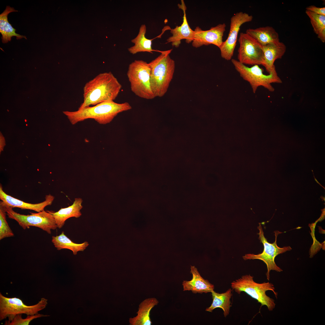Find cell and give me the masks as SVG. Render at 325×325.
<instances>
[{"instance_id": "obj_8", "label": "cell", "mask_w": 325, "mask_h": 325, "mask_svg": "<svg viewBox=\"0 0 325 325\" xmlns=\"http://www.w3.org/2000/svg\"><path fill=\"white\" fill-rule=\"evenodd\" d=\"M259 225L258 229L259 233L258 239L264 246V250L262 252L257 255L253 254H247L243 256L244 260L258 259L262 261L266 265L267 272L266 274L267 279H270V272L271 270L278 272H280L283 270L276 264L274 259L278 255L283 253L287 251H290L292 248L290 246H284L281 248L279 247L277 244V235L282 233L279 231H275V240L273 243H270L265 237L261 224L259 223Z\"/></svg>"}, {"instance_id": "obj_11", "label": "cell", "mask_w": 325, "mask_h": 325, "mask_svg": "<svg viewBox=\"0 0 325 325\" xmlns=\"http://www.w3.org/2000/svg\"><path fill=\"white\" fill-rule=\"evenodd\" d=\"M252 15L243 12H237L231 17L228 37L219 48L222 58L227 60L232 59L241 26L245 23L252 21Z\"/></svg>"}, {"instance_id": "obj_20", "label": "cell", "mask_w": 325, "mask_h": 325, "mask_svg": "<svg viewBox=\"0 0 325 325\" xmlns=\"http://www.w3.org/2000/svg\"><path fill=\"white\" fill-rule=\"evenodd\" d=\"M246 33L249 35L262 46L279 42L277 32L272 27L266 26L256 29H248Z\"/></svg>"}, {"instance_id": "obj_7", "label": "cell", "mask_w": 325, "mask_h": 325, "mask_svg": "<svg viewBox=\"0 0 325 325\" xmlns=\"http://www.w3.org/2000/svg\"><path fill=\"white\" fill-rule=\"evenodd\" d=\"M48 299L44 298L35 305L29 306L24 304L22 300L16 297L8 298L0 293V320L8 318L11 321L18 314L32 315L38 314L45 309L48 304Z\"/></svg>"}, {"instance_id": "obj_21", "label": "cell", "mask_w": 325, "mask_h": 325, "mask_svg": "<svg viewBox=\"0 0 325 325\" xmlns=\"http://www.w3.org/2000/svg\"><path fill=\"white\" fill-rule=\"evenodd\" d=\"M17 11L14 8L7 6L5 9L0 15V32L2 36V39L3 43H7L10 41L11 37L13 36H16L17 39L22 38L26 39L25 36L15 32L16 30L12 26L8 20V15L9 13Z\"/></svg>"}, {"instance_id": "obj_26", "label": "cell", "mask_w": 325, "mask_h": 325, "mask_svg": "<svg viewBox=\"0 0 325 325\" xmlns=\"http://www.w3.org/2000/svg\"><path fill=\"white\" fill-rule=\"evenodd\" d=\"M22 314L16 315L10 321L5 320V325H29L32 320L37 318L49 316V315L37 314L32 315H28L25 318H23Z\"/></svg>"}, {"instance_id": "obj_27", "label": "cell", "mask_w": 325, "mask_h": 325, "mask_svg": "<svg viewBox=\"0 0 325 325\" xmlns=\"http://www.w3.org/2000/svg\"><path fill=\"white\" fill-rule=\"evenodd\" d=\"M306 10L311 11L316 14L325 16V8L318 7L314 5L307 7Z\"/></svg>"}, {"instance_id": "obj_19", "label": "cell", "mask_w": 325, "mask_h": 325, "mask_svg": "<svg viewBox=\"0 0 325 325\" xmlns=\"http://www.w3.org/2000/svg\"><path fill=\"white\" fill-rule=\"evenodd\" d=\"M170 27L164 28L162 33L158 36L152 39H147L145 36L147 28L145 24H142L140 26L138 33L137 36L131 40V42L134 45L128 49V51L131 54H134L141 52H148L152 53L155 51L152 48V41L157 38L161 37L165 31L169 29Z\"/></svg>"}, {"instance_id": "obj_14", "label": "cell", "mask_w": 325, "mask_h": 325, "mask_svg": "<svg viewBox=\"0 0 325 325\" xmlns=\"http://www.w3.org/2000/svg\"><path fill=\"white\" fill-rule=\"evenodd\" d=\"M54 197L50 194L46 195L45 200L41 203L32 204L24 202L7 194L3 190L2 185H0V199L6 204L13 208H18L23 209L33 210L38 212L44 210L47 206L51 205Z\"/></svg>"}, {"instance_id": "obj_1", "label": "cell", "mask_w": 325, "mask_h": 325, "mask_svg": "<svg viewBox=\"0 0 325 325\" xmlns=\"http://www.w3.org/2000/svg\"><path fill=\"white\" fill-rule=\"evenodd\" d=\"M122 85L110 72L101 73L86 83L83 87V101L80 109L100 103L114 101Z\"/></svg>"}, {"instance_id": "obj_4", "label": "cell", "mask_w": 325, "mask_h": 325, "mask_svg": "<svg viewBox=\"0 0 325 325\" xmlns=\"http://www.w3.org/2000/svg\"><path fill=\"white\" fill-rule=\"evenodd\" d=\"M231 286L232 289L238 294L242 292H245L256 300L261 305H266L269 311H272L276 304L274 299L267 295V291L271 290L277 298V293L275 291L274 285L268 282L258 283L255 282L253 277L250 274L243 275L241 277L233 281Z\"/></svg>"}, {"instance_id": "obj_2", "label": "cell", "mask_w": 325, "mask_h": 325, "mask_svg": "<svg viewBox=\"0 0 325 325\" xmlns=\"http://www.w3.org/2000/svg\"><path fill=\"white\" fill-rule=\"evenodd\" d=\"M132 108L127 102L118 103L113 101H108L76 111H66L63 113L73 125L89 119H94L100 124H106L111 122L119 113Z\"/></svg>"}, {"instance_id": "obj_13", "label": "cell", "mask_w": 325, "mask_h": 325, "mask_svg": "<svg viewBox=\"0 0 325 325\" xmlns=\"http://www.w3.org/2000/svg\"><path fill=\"white\" fill-rule=\"evenodd\" d=\"M181 5L178 6L183 11L184 15L183 22L180 26H177L175 28L171 29L170 32L172 36L167 39V43L171 42L173 46L178 47L181 40L185 39L186 42L189 43L192 42L194 38V32L189 26L187 22L186 14V7L183 0H181Z\"/></svg>"}, {"instance_id": "obj_5", "label": "cell", "mask_w": 325, "mask_h": 325, "mask_svg": "<svg viewBox=\"0 0 325 325\" xmlns=\"http://www.w3.org/2000/svg\"><path fill=\"white\" fill-rule=\"evenodd\" d=\"M232 63L240 76L250 84L253 93H255L258 87L262 86L269 91L274 90L272 83H281L282 82L278 76L275 67L273 68L268 75L263 73V70L258 65L248 67L235 59H231Z\"/></svg>"}, {"instance_id": "obj_16", "label": "cell", "mask_w": 325, "mask_h": 325, "mask_svg": "<svg viewBox=\"0 0 325 325\" xmlns=\"http://www.w3.org/2000/svg\"><path fill=\"white\" fill-rule=\"evenodd\" d=\"M264 60L263 65L269 74L275 66L276 60L281 59L285 54L286 47L283 42L271 44L262 46Z\"/></svg>"}, {"instance_id": "obj_12", "label": "cell", "mask_w": 325, "mask_h": 325, "mask_svg": "<svg viewBox=\"0 0 325 325\" xmlns=\"http://www.w3.org/2000/svg\"><path fill=\"white\" fill-rule=\"evenodd\" d=\"M226 27L225 23L219 24L206 30H203L199 26L196 27L194 30L192 46L197 48L203 45L213 44L219 48L223 42V37Z\"/></svg>"}, {"instance_id": "obj_15", "label": "cell", "mask_w": 325, "mask_h": 325, "mask_svg": "<svg viewBox=\"0 0 325 325\" xmlns=\"http://www.w3.org/2000/svg\"><path fill=\"white\" fill-rule=\"evenodd\" d=\"M190 273L192 277L189 281L184 280L182 285L183 291H191L194 293L211 292L214 289V285L201 276L197 268L194 266H190Z\"/></svg>"}, {"instance_id": "obj_9", "label": "cell", "mask_w": 325, "mask_h": 325, "mask_svg": "<svg viewBox=\"0 0 325 325\" xmlns=\"http://www.w3.org/2000/svg\"><path fill=\"white\" fill-rule=\"evenodd\" d=\"M4 203L8 217L16 221L24 230L30 226H34L51 234V230H55L57 228L54 218L49 211L44 210L37 213H31V214L26 215L14 212L12 207Z\"/></svg>"}, {"instance_id": "obj_6", "label": "cell", "mask_w": 325, "mask_h": 325, "mask_svg": "<svg viewBox=\"0 0 325 325\" xmlns=\"http://www.w3.org/2000/svg\"><path fill=\"white\" fill-rule=\"evenodd\" d=\"M150 71L149 63L135 60L129 64L127 73L132 91L136 96L148 100L156 97L151 87Z\"/></svg>"}, {"instance_id": "obj_18", "label": "cell", "mask_w": 325, "mask_h": 325, "mask_svg": "<svg viewBox=\"0 0 325 325\" xmlns=\"http://www.w3.org/2000/svg\"><path fill=\"white\" fill-rule=\"evenodd\" d=\"M159 303L155 298L147 299L139 305L137 315L129 319L130 325H151L152 324L150 317V311Z\"/></svg>"}, {"instance_id": "obj_25", "label": "cell", "mask_w": 325, "mask_h": 325, "mask_svg": "<svg viewBox=\"0 0 325 325\" xmlns=\"http://www.w3.org/2000/svg\"><path fill=\"white\" fill-rule=\"evenodd\" d=\"M6 210L5 204L0 202V240L8 237H12L14 234L10 228L6 218Z\"/></svg>"}, {"instance_id": "obj_22", "label": "cell", "mask_w": 325, "mask_h": 325, "mask_svg": "<svg viewBox=\"0 0 325 325\" xmlns=\"http://www.w3.org/2000/svg\"><path fill=\"white\" fill-rule=\"evenodd\" d=\"M212 302L206 311L212 312L216 308H220L223 311L224 316L226 317L230 312L231 307V299L232 296V290L230 288L224 292L219 293L214 290L211 292Z\"/></svg>"}, {"instance_id": "obj_17", "label": "cell", "mask_w": 325, "mask_h": 325, "mask_svg": "<svg viewBox=\"0 0 325 325\" xmlns=\"http://www.w3.org/2000/svg\"><path fill=\"white\" fill-rule=\"evenodd\" d=\"M82 199L76 198L73 204L66 208H62L57 212L50 211L53 215L57 227L61 228L65 224V221L71 217L78 218L81 215L80 210L82 208Z\"/></svg>"}, {"instance_id": "obj_10", "label": "cell", "mask_w": 325, "mask_h": 325, "mask_svg": "<svg viewBox=\"0 0 325 325\" xmlns=\"http://www.w3.org/2000/svg\"><path fill=\"white\" fill-rule=\"evenodd\" d=\"M238 61L244 65H263L264 53L262 46L246 33L241 32L238 39Z\"/></svg>"}, {"instance_id": "obj_3", "label": "cell", "mask_w": 325, "mask_h": 325, "mask_svg": "<svg viewBox=\"0 0 325 325\" xmlns=\"http://www.w3.org/2000/svg\"><path fill=\"white\" fill-rule=\"evenodd\" d=\"M172 50L159 51L160 55L149 63L150 86L155 97L165 94L173 78L175 62L169 56Z\"/></svg>"}, {"instance_id": "obj_24", "label": "cell", "mask_w": 325, "mask_h": 325, "mask_svg": "<svg viewBox=\"0 0 325 325\" xmlns=\"http://www.w3.org/2000/svg\"><path fill=\"white\" fill-rule=\"evenodd\" d=\"M305 13L310 19L315 33L323 42H325V16L306 10Z\"/></svg>"}, {"instance_id": "obj_23", "label": "cell", "mask_w": 325, "mask_h": 325, "mask_svg": "<svg viewBox=\"0 0 325 325\" xmlns=\"http://www.w3.org/2000/svg\"><path fill=\"white\" fill-rule=\"evenodd\" d=\"M51 241L57 250L69 249L73 252L74 255H77L79 251H83L89 245L87 241L81 243L73 242L65 234L63 231L59 235L52 236Z\"/></svg>"}]
</instances>
